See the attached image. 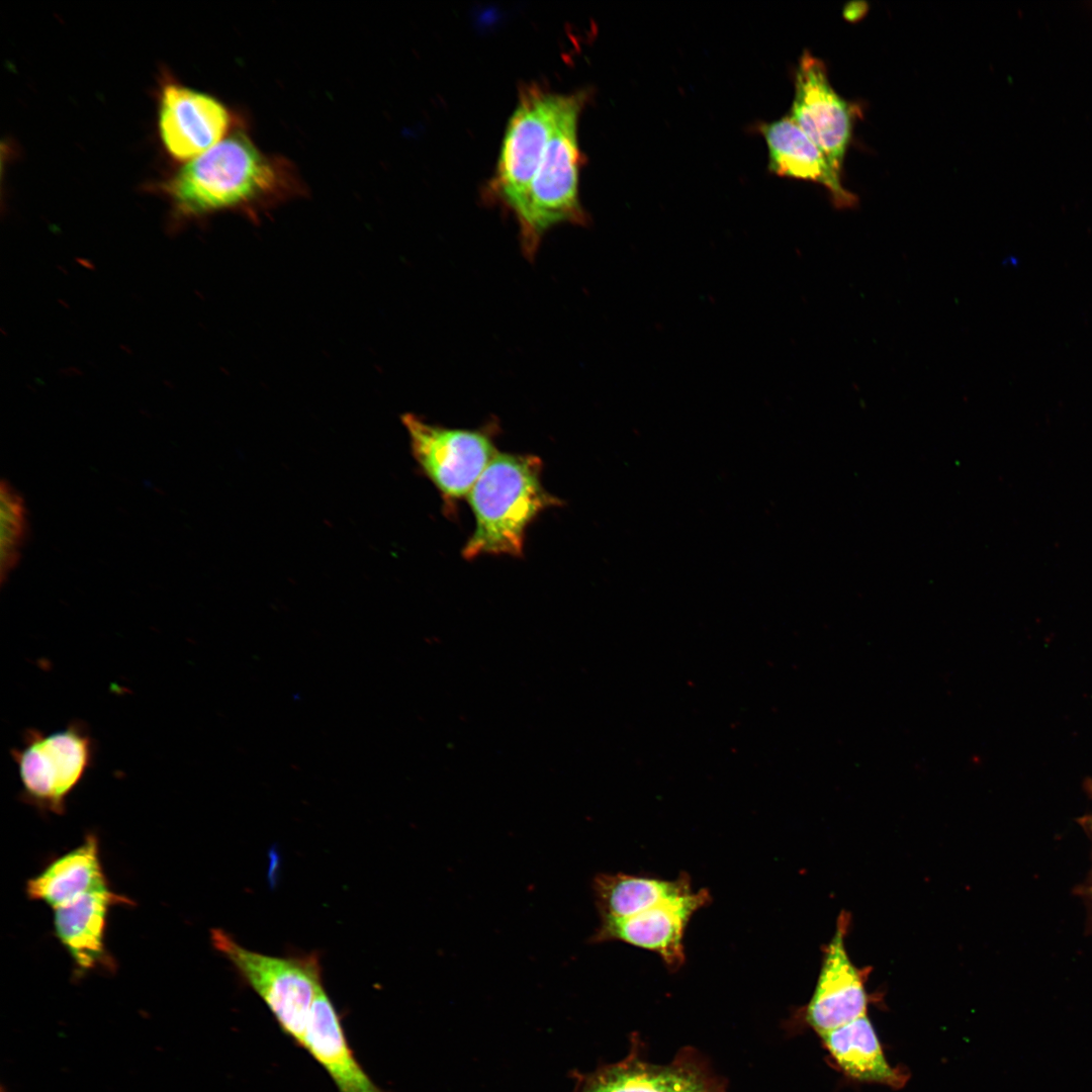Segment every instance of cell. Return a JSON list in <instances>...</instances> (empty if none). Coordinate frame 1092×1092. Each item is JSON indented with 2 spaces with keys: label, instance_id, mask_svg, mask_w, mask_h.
Masks as SVG:
<instances>
[{
  "label": "cell",
  "instance_id": "cell-1",
  "mask_svg": "<svg viewBox=\"0 0 1092 1092\" xmlns=\"http://www.w3.org/2000/svg\"><path fill=\"white\" fill-rule=\"evenodd\" d=\"M159 188L177 224L229 210L258 219L299 193L290 167L261 152L241 131L185 162Z\"/></svg>",
  "mask_w": 1092,
  "mask_h": 1092
},
{
  "label": "cell",
  "instance_id": "cell-2",
  "mask_svg": "<svg viewBox=\"0 0 1092 1092\" xmlns=\"http://www.w3.org/2000/svg\"><path fill=\"white\" fill-rule=\"evenodd\" d=\"M541 476L542 461L535 455L495 454L467 494L475 527L462 549L464 558L522 556L529 525L561 504Z\"/></svg>",
  "mask_w": 1092,
  "mask_h": 1092
},
{
  "label": "cell",
  "instance_id": "cell-3",
  "mask_svg": "<svg viewBox=\"0 0 1092 1092\" xmlns=\"http://www.w3.org/2000/svg\"><path fill=\"white\" fill-rule=\"evenodd\" d=\"M588 92L566 94L559 119L524 196L512 211L527 259H533L547 232L561 223L583 225L588 217L579 200L582 154L577 139L578 117Z\"/></svg>",
  "mask_w": 1092,
  "mask_h": 1092
},
{
  "label": "cell",
  "instance_id": "cell-4",
  "mask_svg": "<svg viewBox=\"0 0 1092 1092\" xmlns=\"http://www.w3.org/2000/svg\"><path fill=\"white\" fill-rule=\"evenodd\" d=\"M210 940L265 1002L283 1032L302 1046L310 1009L324 988L318 956H266L242 946L219 928L210 931Z\"/></svg>",
  "mask_w": 1092,
  "mask_h": 1092
},
{
  "label": "cell",
  "instance_id": "cell-5",
  "mask_svg": "<svg viewBox=\"0 0 1092 1092\" xmlns=\"http://www.w3.org/2000/svg\"><path fill=\"white\" fill-rule=\"evenodd\" d=\"M96 750V741L81 720L49 733L26 728L21 746L10 750L22 800L39 810L64 814L68 797L93 766Z\"/></svg>",
  "mask_w": 1092,
  "mask_h": 1092
},
{
  "label": "cell",
  "instance_id": "cell-6",
  "mask_svg": "<svg viewBox=\"0 0 1092 1092\" xmlns=\"http://www.w3.org/2000/svg\"><path fill=\"white\" fill-rule=\"evenodd\" d=\"M566 94L524 84L509 119L485 196L513 211L524 196L551 139Z\"/></svg>",
  "mask_w": 1092,
  "mask_h": 1092
},
{
  "label": "cell",
  "instance_id": "cell-7",
  "mask_svg": "<svg viewBox=\"0 0 1092 1092\" xmlns=\"http://www.w3.org/2000/svg\"><path fill=\"white\" fill-rule=\"evenodd\" d=\"M412 453L447 506L466 496L495 456L491 424L476 430L452 429L426 423L413 414L401 418Z\"/></svg>",
  "mask_w": 1092,
  "mask_h": 1092
},
{
  "label": "cell",
  "instance_id": "cell-8",
  "mask_svg": "<svg viewBox=\"0 0 1092 1092\" xmlns=\"http://www.w3.org/2000/svg\"><path fill=\"white\" fill-rule=\"evenodd\" d=\"M855 105L831 86L824 63L805 52L795 74L792 119L841 173L851 140Z\"/></svg>",
  "mask_w": 1092,
  "mask_h": 1092
},
{
  "label": "cell",
  "instance_id": "cell-9",
  "mask_svg": "<svg viewBox=\"0 0 1092 1092\" xmlns=\"http://www.w3.org/2000/svg\"><path fill=\"white\" fill-rule=\"evenodd\" d=\"M232 117L216 98L177 81L162 84L158 128L167 153L189 161L218 144L229 131Z\"/></svg>",
  "mask_w": 1092,
  "mask_h": 1092
},
{
  "label": "cell",
  "instance_id": "cell-10",
  "mask_svg": "<svg viewBox=\"0 0 1092 1092\" xmlns=\"http://www.w3.org/2000/svg\"><path fill=\"white\" fill-rule=\"evenodd\" d=\"M849 923L850 915L841 912L835 932L825 945L815 990L806 1008V1020L819 1035L867 1014V971L851 962L845 947Z\"/></svg>",
  "mask_w": 1092,
  "mask_h": 1092
},
{
  "label": "cell",
  "instance_id": "cell-11",
  "mask_svg": "<svg viewBox=\"0 0 1092 1092\" xmlns=\"http://www.w3.org/2000/svg\"><path fill=\"white\" fill-rule=\"evenodd\" d=\"M710 899L707 890L692 891L629 917L601 919L590 942L623 941L654 951L667 967L677 969L685 962V929Z\"/></svg>",
  "mask_w": 1092,
  "mask_h": 1092
},
{
  "label": "cell",
  "instance_id": "cell-12",
  "mask_svg": "<svg viewBox=\"0 0 1092 1092\" xmlns=\"http://www.w3.org/2000/svg\"><path fill=\"white\" fill-rule=\"evenodd\" d=\"M130 904V899L107 888L54 909L56 937L78 973L114 970L115 963L105 943L107 916L111 907Z\"/></svg>",
  "mask_w": 1092,
  "mask_h": 1092
},
{
  "label": "cell",
  "instance_id": "cell-13",
  "mask_svg": "<svg viewBox=\"0 0 1092 1092\" xmlns=\"http://www.w3.org/2000/svg\"><path fill=\"white\" fill-rule=\"evenodd\" d=\"M760 131L767 145L770 172L821 184L838 209L856 207V195L843 187L840 173L791 116L765 123Z\"/></svg>",
  "mask_w": 1092,
  "mask_h": 1092
},
{
  "label": "cell",
  "instance_id": "cell-14",
  "mask_svg": "<svg viewBox=\"0 0 1092 1092\" xmlns=\"http://www.w3.org/2000/svg\"><path fill=\"white\" fill-rule=\"evenodd\" d=\"M302 1046L324 1067L338 1092H385L369 1078L354 1057L325 988L313 1001Z\"/></svg>",
  "mask_w": 1092,
  "mask_h": 1092
},
{
  "label": "cell",
  "instance_id": "cell-15",
  "mask_svg": "<svg viewBox=\"0 0 1092 1092\" xmlns=\"http://www.w3.org/2000/svg\"><path fill=\"white\" fill-rule=\"evenodd\" d=\"M835 1067L846 1077L864 1083L902 1088L908 1076L888 1062L867 1014L820 1034Z\"/></svg>",
  "mask_w": 1092,
  "mask_h": 1092
},
{
  "label": "cell",
  "instance_id": "cell-16",
  "mask_svg": "<svg viewBox=\"0 0 1092 1092\" xmlns=\"http://www.w3.org/2000/svg\"><path fill=\"white\" fill-rule=\"evenodd\" d=\"M107 888L98 838L88 834L81 844L30 878L25 892L30 900L41 901L56 909L83 895Z\"/></svg>",
  "mask_w": 1092,
  "mask_h": 1092
},
{
  "label": "cell",
  "instance_id": "cell-17",
  "mask_svg": "<svg viewBox=\"0 0 1092 1092\" xmlns=\"http://www.w3.org/2000/svg\"><path fill=\"white\" fill-rule=\"evenodd\" d=\"M592 887L601 919L629 917L693 891L687 876L669 881L620 873L599 874Z\"/></svg>",
  "mask_w": 1092,
  "mask_h": 1092
},
{
  "label": "cell",
  "instance_id": "cell-18",
  "mask_svg": "<svg viewBox=\"0 0 1092 1092\" xmlns=\"http://www.w3.org/2000/svg\"><path fill=\"white\" fill-rule=\"evenodd\" d=\"M0 577L4 583L20 559L27 531L25 503L6 481L0 487Z\"/></svg>",
  "mask_w": 1092,
  "mask_h": 1092
},
{
  "label": "cell",
  "instance_id": "cell-19",
  "mask_svg": "<svg viewBox=\"0 0 1092 1092\" xmlns=\"http://www.w3.org/2000/svg\"><path fill=\"white\" fill-rule=\"evenodd\" d=\"M694 1083L673 1072L624 1069L601 1078L584 1092H684Z\"/></svg>",
  "mask_w": 1092,
  "mask_h": 1092
},
{
  "label": "cell",
  "instance_id": "cell-20",
  "mask_svg": "<svg viewBox=\"0 0 1092 1092\" xmlns=\"http://www.w3.org/2000/svg\"><path fill=\"white\" fill-rule=\"evenodd\" d=\"M684 1092H704V1090H702L698 1084L694 1083Z\"/></svg>",
  "mask_w": 1092,
  "mask_h": 1092
},
{
  "label": "cell",
  "instance_id": "cell-21",
  "mask_svg": "<svg viewBox=\"0 0 1092 1092\" xmlns=\"http://www.w3.org/2000/svg\"><path fill=\"white\" fill-rule=\"evenodd\" d=\"M1 1092H5V1091H4V1087H2V1088H1Z\"/></svg>",
  "mask_w": 1092,
  "mask_h": 1092
}]
</instances>
